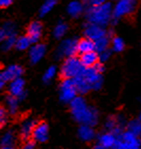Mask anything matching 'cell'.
Masks as SVG:
<instances>
[{
    "label": "cell",
    "instance_id": "cell-12",
    "mask_svg": "<svg viewBox=\"0 0 141 149\" xmlns=\"http://www.w3.org/2000/svg\"><path fill=\"white\" fill-rule=\"evenodd\" d=\"M49 138V127L45 122H40L36 124L34 131L32 133V140L35 143H43Z\"/></svg>",
    "mask_w": 141,
    "mask_h": 149
},
{
    "label": "cell",
    "instance_id": "cell-15",
    "mask_svg": "<svg viewBox=\"0 0 141 149\" xmlns=\"http://www.w3.org/2000/svg\"><path fill=\"white\" fill-rule=\"evenodd\" d=\"M43 34V24L39 21H32L27 30V36L30 38L32 43H37Z\"/></svg>",
    "mask_w": 141,
    "mask_h": 149
},
{
    "label": "cell",
    "instance_id": "cell-38",
    "mask_svg": "<svg viewBox=\"0 0 141 149\" xmlns=\"http://www.w3.org/2000/svg\"><path fill=\"white\" fill-rule=\"evenodd\" d=\"M13 3V0H0V8H8Z\"/></svg>",
    "mask_w": 141,
    "mask_h": 149
},
{
    "label": "cell",
    "instance_id": "cell-34",
    "mask_svg": "<svg viewBox=\"0 0 141 149\" xmlns=\"http://www.w3.org/2000/svg\"><path fill=\"white\" fill-rule=\"evenodd\" d=\"M6 122H8V111L6 108L0 107V128L6 126Z\"/></svg>",
    "mask_w": 141,
    "mask_h": 149
},
{
    "label": "cell",
    "instance_id": "cell-13",
    "mask_svg": "<svg viewBox=\"0 0 141 149\" xmlns=\"http://www.w3.org/2000/svg\"><path fill=\"white\" fill-rule=\"evenodd\" d=\"M119 141V135L114 133V132L106 131L99 135L98 138V144L101 145L102 147L108 149H115V147L117 146Z\"/></svg>",
    "mask_w": 141,
    "mask_h": 149
},
{
    "label": "cell",
    "instance_id": "cell-5",
    "mask_svg": "<svg viewBox=\"0 0 141 149\" xmlns=\"http://www.w3.org/2000/svg\"><path fill=\"white\" fill-rule=\"evenodd\" d=\"M78 41L75 38H67L64 39L62 42L58 45L54 52V56L58 59L62 58H69L73 57L78 53Z\"/></svg>",
    "mask_w": 141,
    "mask_h": 149
},
{
    "label": "cell",
    "instance_id": "cell-27",
    "mask_svg": "<svg viewBox=\"0 0 141 149\" xmlns=\"http://www.w3.org/2000/svg\"><path fill=\"white\" fill-rule=\"evenodd\" d=\"M2 30L6 33V37H16L17 35V26L12 21H6L3 23Z\"/></svg>",
    "mask_w": 141,
    "mask_h": 149
},
{
    "label": "cell",
    "instance_id": "cell-29",
    "mask_svg": "<svg viewBox=\"0 0 141 149\" xmlns=\"http://www.w3.org/2000/svg\"><path fill=\"white\" fill-rule=\"evenodd\" d=\"M15 134L13 131H6L0 139V146H14Z\"/></svg>",
    "mask_w": 141,
    "mask_h": 149
},
{
    "label": "cell",
    "instance_id": "cell-20",
    "mask_svg": "<svg viewBox=\"0 0 141 149\" xmlns=\"http://www.w3.org/2000/svg\"><path fill=\"white\" fill-rule=\"evenodd\" d=\"M79 138L84 142H90L95 138V132L93 127L87 125H81L78 130Z\"/></svg>",
    "mask_w": 141,
    "mask_h": 149
},
{
    "label": "cell",
    "instance_id": "cell-30",
    "mask_svg": "<svg viewBox=\"0 0 141 149\" xmlns=\"http://www.w3.org/2000/svg\"><path fill=\"white\" fill-rule=\"evenodd\" d=\"M127 130L141 139V122L139 120H133L127 123Z\"/></svg>",
    "mask_w": 141,
    "mask_h": 149
},
{
    "label": "cell",
    "instance_id": "cell-11",
    "mask_svg": "<svg viewBox=\"0 0 141 149\" xmlns=\"http://www.w3.org/2000/svg\"><path fill=\"white\" fill-rule=\"evenodd\" d=\"M9 92L10 95L17 97L19 100H22L23 98H26L27 93L26 90H25V80L20 77L10 81Z\"/></svg>",
    "mask_w": 141,
    "mask_h": 149
},
{
    "label": "cell",
    "instance_id": "cell-33",
    "mask_svg": "<svg viewBox=\"0 0 141 149\" xmlns=\"http://www.w3.org/2000/svg\"><path fill=\"white\" fill-rule=\"evenodd\" d=\"M108 0H83V4L85 6V10L88 8H95V6H102L106 3Z\"/></svg>",
    "mask_w": 141,
    "mask_h": 149
},
{
    "label": "cell",
    "instance_id": "cell-31",
    "mask_svg": "<svg viewBox=\"0 0 141 149\" xmlns=\"http://www.w3.org/2000/svg\"><path fill=\"white\" fill-rule=\"evenodd\" d=\"M55 75H56V67H55V66L49 67V68L46 70V72L43 73V81L45 84L51 83V80L55 77Z\"/></svg>",
    "mask_w": 141,
    "mask_h": 149
},
{
    "label": "cell",
    "instance_id": "cell-8",
    "mask_svg": "<svg viewBox=\"0 0 141 149\" xmlns=\"http://www.w3.org/2000/svg\"><path fill=\"white\" fill-rule=\"evenodd\" d=\"M116 147L121 149H141V139L126 130L119 135L118 144Z\"/></svg>",
    "mask_w": 141,
    "mask_h": 149
},
{
    "label": "cell",
    "instance_id": "cell-42",
    "mask_svg": "<svg viewBox=\"0 0 141 149\" xmlns=\"http://www.w3.org/2000/svg\"><path fill=\"white\" fill-rule=\"evenodd\" d=\"M138 120H140V122H141V113H140V114H139V118H138Z\"/></svg>",
    "mask_w": 141,
    "mask_h": 149
},
{
    "label": "cell",
    "instance_id": "cell-44",
    "mask_svg": "<svg viewBox=\"0 0 141 149\" xmlns=\"http://www.w3.org/2000/svg\"><path fill=\"white\" fill-rule=\"evenodd\" d=\"M115 149H121V148H119V147H115Z\"/></svg>",
    "mask_w": 141,
    "mask_h": 149
},
{
    "label": "cell",
    "instance_id": "cell-45",
    "mask_svg": "<svg viewBox=\"0 0 141 149\" xmlns=\"http://www.w3.org/2000/svg\"><path fill=\"white\" fill-rule=\"evenodd\" d=\"M110 1H115V2H116V1H117V0H110Z\"/></svg>",
    "mask_w": 141,
    "mask_h": 149
},
{
    "label": "cell",
    "instance_id": "cell-22",
    "mask_svg": "<svg viewBox=\"0 0 141 149\" xmlns=\"http://www.w3.org/2000/svg\"><path fill=\"white\" fill-rule=\"evenodd\" d=\"M109 34H110V31H108V34H107L106 36H104V37L100 38L99 40L95 41V50L97 53L100 54L102 52L108 50L109 45H110V40L114 37V36H112V35H109Z\"/></svg>",
    "mask_w": 141,
    "mask_h": 149
},
{
    "label": "cell",
    "instance_id": "cell-6",
    "mask_svg": "<svg viewBox=\"0 0 141 149\" xmlns=\"http://www.w3.org/2000/svg\"><path fill=\"white\" fill-rule=\"evenodd\" d=\"M80 76L85 83L90 87L91 90H99L102 88L103 85V77L100 72L95 70V67L92 68H84L83 71L81 72Z\"/></svg>",
    "mask_w": 141,
    "mask_h": 149
},
{
    "label": "cell",
    "instance_id": "cell-24",
    "mask_svg": "<svg viewBox=\"0 0 141 149\" xmlns=\"http://www.w3.org/2000/svg\"><path fill=\"white\" fill-rule=\"evenodd\" d=\"M32 41L28 36H20L16 39V43H15V48L18 51H26V50L31 48Z\"/></svg>",
    "mask_w": 141,
    "mask_h": 149
},
{
    "label": "cell",
    "instance_id": "cell-37",
    "mask_svg": "<svg viewBox=\"0 0 141 149\" xmlns=\"http://www.w3.org/2000/svg\"><path fill=\"white\" fill-rule=\"evenodd\" d=\"M6 83H8V79H6V75L3 74V71H0V90L6 87Z\"/></svg>",
    "mask_w": 141,
    "mask_h": 149
},
{
    "label": "cell",
    "instance_id": "cell-1",
    "mask_svg": "<svg viewBox=\"0 0 141 149\" xmlns=\"http://www.w3.org/2000/svg\"><path fill=\"white\" fill-rule=\"evenodd\" d=\"M70 105L71 114L78 123L81 125L93 127L99 120V113L95 108L89 106L82 96H76Z\"/></svg>",
    "mask_w": 141,
    "mask_h": 149
},
{
    "label": "cell",
    "instance_id": "cell-2",
    "mask_svg": "<svg viewBox=\"0 0 141 149\" xmlns=\"http://www.w3.org/2000/svg\"><path fill=\"white\" fill-rule=\"evenodd\" d=\"M85 13L88 23L97 24L104 29L112 23V3L109 1L95 8H88Z\"/></svg>",
    "mask_w": 141,
    "mask_h": 149
},
{
    "label": "cell",
    "instance_id": "cell-4",
    "mask_svg": "<svg viewBox=\"0 0 141 149\" xmlns=\"http://www.w3.org/2000/svg\"><path fill=\"white\" fill-rule=\"evenodd\" d=\"M84 67L81 63L80 58L73 56V57L65 59V61L62 65V68H60V75L63 78L74 79L78 75H80Z\"/></svg>",
    "mask_w": 141,
    "mask_h": 149
},
{
    "label": "cell",
    "instance_id": "cell-25",
    "mask_svg": "<svg viewBox=\"0 0 141 149\" xmlns=\"http://www.w3.org/2000/svg\"><path fill=\"white\" fill-rule=\"evenodd\" d=\"M110 46H112V51L120 53L125 49V42L119 36H114L110 40Z\"/></svg>",
    "mask_w": 141,
    "mask_h": 149
},
{
    "label": "cell",
    "instance_id": "cell-32",
    "mask_svg": "<svg viewBox=\"0 0 141 149\" xmlns=\"http://www.w3.org/2000/svg\"><path fill=\"white\" fill-rule=\"evenodd\" d=\"M16 37H6V39L1 42V50L3 52H8L11 49L15 48V43H16Z\"/></svg>",
    "mask_w": 141,
    "mask_h": 149
},
{
    "label": "cell",
    "instance_id": "cell-36",
    "mask_svg": "<svg viewBox=\"0 0 141 149\" xmlns=\"http://www.w3.org/2000/svg\"><path fill=\"white\" fill-rule=\"evenodd\" d=\"M20 149H35V142L33 140H28L21 145Z\"/></svg>",
    "mask_w": 141,
    "mask_h": 149
},
{
    "label": "cell",
    "instance_id": "cell-39",
    "mask_svg": "<svg viewBox=\"0 0 141 149\" xmlns=\"http://www.w3.org/2000/svg\"><path fill=\"white\" fill-rule=\"evenodd\" d=\"M6 38V33H4V31L2 30V28H0V42H2Z\"/></svg>",
    "mask_w": 141,
    "mask_h": 149
},
{
    "label": "cell",
    "instance_id": "cell-21",
    "mask_svg": "<svg viewBox=\"0 0 141 149\" xmlns=\"http://www.w3.org/2000/svg\"><path fill=\"white\" fill-rule=\"evenodd\" d=\"M95 50V42L92 40L88 39V38H82L81 40L78 41V53L81 55L89 53V52H93Z\"/></svg>",
    "mask_w": 141,
    "mask_h": 149
},
{
    "label": "cell",
    "instance_id": "cell-19",
    "mask_svg": "<svg viewBox=\"0 0 141 149\" xmlns=\"http://www.w3.org/2000/svg\"><path fill=\"white\" fill-rule=\"evenodd\" d=\"M84 11H85V6H84L83 2L78 1V0L71 1L67 6V13H68V15H70L73 18H76L79 16H81V15L83 14Z\"/></svg>",
    "mask_w": 141,
    "mask_h": 149
},
{
    "label": "cell",
    "instance_id": "cell-23",
    "mask_svg": "<svg viewBox=\"0 0 141 149\" xmlns=\"http://www.w3.org/2000/svg\"><path fill=\"white\" fill-rule=\"evenodd\" d=\"M19 102L17 97L12 96V95H8L6 97V110L8 113L11 115H15L18 112L19 109Z\"/></svg>",
    "mask_w": 141,
    "mask_h": 149
},
{
    "label": "cell",
    "instance_id": "cell-10",
    "mask_svg": "<svg viewBox=\"0 0 141 149\" xmlns=\"http://www.w3.org/2000/svg\"><path fill=\"white\" fill-rule=\"evenodd\" d=\"M125 125V120L123 118H121L119 115H112L107 118L106 122H105V129L109 132H114L116 134L120 135L123 130L122 128Z\"/></svg>",
    "mask_w": 141,
    "mask_h": 149
},
{
    "label": "cell",
    "instance_id": "cell-9",
    "mask_svg": "<svg viewBox=\"0 0 141 149\" xmlns=\"http://www.w3.org/2000/svg\"><path fill=\"white\" fill-rule=\"evenodd\" d=\"M84 34H85V37L92 40L95 42V41L99 40L100 38L106 36L108 34V31H106V29H104L102 26H99L97 24H92V23L87 22L86 26H85V30H84Z\"/></svg>",
    "mask_w": 141,
    "mask_h": 149
},
{
    "label": "cell",
    "instance_id": "cell-7",
    "mask_svg": "<svg viewBox=\"0 0 141 149\" xmlns=\"http://www.w3.org/2000/svg\"><path fill=\"white\" fill-rule=\"evenodd\" d=\"M78 96V90L74 80L70 78H64L60 85V100L63 103L70 104Z\"/></svg>",
    "mask_w": 141,
    "mask_h": 149
},
{
    "label": "cell",
    "instance_id": "cell-41",
    "mask_svg": "<svg viewBox=\"0 0 141 149\" xmlns=\"http://www.w3.org/2000/svg\"><path fill=\"white\" fill-rule=\"evenodd\" d=\"M95 149H108V148H105V147H102V146H101V145H99V144H98V145H95Z\"/></svg>",
    "mask_w": 141,
    "mask_h": 149
},
{
    "label": "cell",
    "instance_id": "cell-43",
    "mask_svg": "<svg viewBox=\"0 0 141 149\" xmlns=\"http://www.w3.org/2000/svg\"><path fill=\"white\" fill-rule=\"evenodd\" d=\"M138 100H139V102H140V103H141V95L138 97Z\"/></svg>",
    "mask_w": 141,
    "mask_h": 149
},
{
    "label": "cell",
    "instance_id": "cell-26",
    "mask_svg": "<svg viewBox=\"0 0 141 149\" xmlns=\"http://www.w3.org/2000/svg\"><path fill=\"white\" fill-rule=\"evenodd\" d=\"M68 31V24L64 21H60V22L54 26V30H53V35L56 39H60V38L64 37L65 34Z\"/></svg>",
    "mask_w": 141,
    "mask_h": 149
},
{
    "label": "cell",
    "instance_id": "cell-17",
    "mask_svg": "<svg viewBox=\"0 0 141 149\" xmlns=\"http://www.w3.org/2000/svg\"><path fill=\"white\" fill-rule=\"evenodd\" d=\"M3 74L6 75L8 81H12L16 78L21 77V75L23 74V69L19 65H11L3 70Z\"/></svg>",
    "mask_w": 141,
    "mask_h": 149
},
{
    "label": "cell",
    "instance_id": "cell-28",
    "mask_svg": "<svg viewBox=\"0 0 141 149\" xmlns=\"http://www.w3.org/2000/svg\"><path fill=\"white\" fill-rule=\"evenodd\" d=\"M56 3H58V0H45L43 6H40L39 15L43 17V16H46L47 14H49L50 12L53 10V8L56 6Z\"/></svg>",
    "mask_w": 141,
    "mask_h": 149
},
{
    "label": "cell",
    "instance_id": "cell-16",
    "mask_svg": "<svg viewBox=\"0 0 141 149\" xmlns=\"http://www.w3.org/2000/svg\"><path fill=\"white\" fill-rule=\"evenodd\" d=\"M36 124L37 123L33 118H26V120H23V122L20 125V129H19L20 136L26 141H28L30 138H32V133L34 131Z\"/></svg>",
    "mask_w": 141,
    "mask_h": 149
},
{
    "label": "cell",
    "instance_id": "cell-3",
    "mask_svg": "<svg viewBox=\"0 0 141 149\" xmlns=\"http://www.w3.org/2000/svg\"><path fill=\"white\" fill-rule=\"evenodd\" d=\"M138 2L139 0H117L112 4V23H117L122 18L134 14Z\"/></svg>",
    "mask_w": 141,
    "mask_h": 149
},
{
    "label": "cell",
    "instance_id": "cell-35",
    "mask_svg": "<svg viewBox=\"0 0 141 149\" xmlns=\"http://www.w3.org/2000/svg\"><path fill=\"white\" fill-rule=\"evenodd\" d=\"M110 57H112V51L108 49V50H106V51H104L99 54V61H100L101 63H106V61H108Z\"/></svg>",
    "mask_w": 141,
    "mask_h": 149
},
{
    "label": "cell",
    "instance_id": "cell-18",
    "mask_svg": "<svg viewBox=\"0 0 141 149\" xmlns=\"http://www.w3.org/2000/svg\"><path fill=\"white\" fill-rule=\"evenodd\" d=\"M80 60L84 68H92V67H95L98 63H100L99 61V53L93 51V52H89V53H86V54L81 55Z\"/></svg>",
    "mask_w": 141,
    "mask_h": 149
},
{
    "label": "cell",
    "instance_id": "cell-14",
    "mask_svg": "<svg viewBox=\"0 0 141 149\" xmlns=\"http://www.w3.org/2000/svg\"><path fill=\"white\" fill-rule=\"evenodd\" d=\"M47 48L43 43H35L29 49V59L32 65L39 63L46 55Z\"/></svg>",
    "mask_w": 141,
    "mask_h": 149
},
{
    "label": "cell",
    "instance_id": "cell-40",
    "mask_svg": "<svg viewBox=\"0 0 141 149\" xmlns=\"http://www.w3.org/2000/svg\"><path fill=\"white\" fill-rule=\"evenodd\" d=\"M0 149H14V146H0Z\"/></svg>",
    "mask_w": 141,
    "mask_h": 149
}]
</instances>
